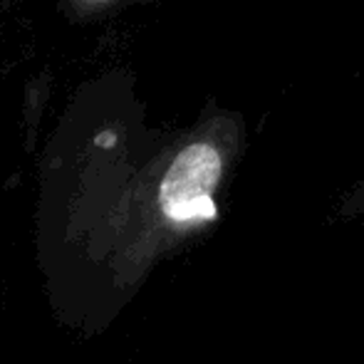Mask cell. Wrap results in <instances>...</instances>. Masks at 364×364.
<instances>
[{"label":"cell","mask_w":364,"mask_h":364,"mask_svg":"<svg viewBox=\"0 0 364 364\" xmlns=\"http://www.w3.org/2000/svg\"><path fill=\"white\" fill-rule=\"evenodd\" d=\"M223 171L220 151L208 141H193L176 154L159 186V206L176 223L216 218V191Z\"/></svg>","instance_id":"obj_1"},{"label":"cell","mask_w":364,"mask_h":364,"mask_svg":"<svg viewBox=\"0 0 364 364\" xmlns=\"http://www.w3.org/2000/svg\"><path fill=\"white\" fill-rule=\"evenodd\" d=\"M92 3H102V0H92Z\"/></svg>","instance_id":"obj_2"}]
</instances>
